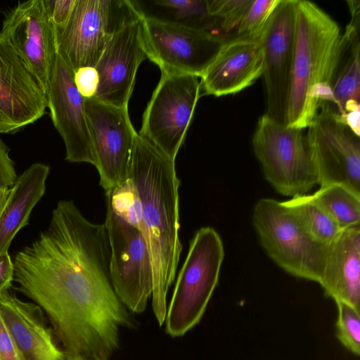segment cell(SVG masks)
<instances>
[{"mask_svg":"<svg viewBox=\"0 0 360 360\" xmlns=\"http://www.w3.org/2000/svg\"><path fill=\"white\" fill-rule=\"evenodd\" d=\"M13 265L15 289L41 308L67 354L101 353L131 324L112 284L105 226L73 201L58 202L47 229Z\"/></svg>","mask_w":360,"mask_h":360,"instance_id":"1","label":"cell"},{"mask_svg":"<svg viewBox=\"0 0 360 360\" xmlns=\"http://www.w3.org/2000/svg\"><path fill=\"white\" fill-rule=\"evenodd\" d=\"M175 161L137 133L129 181L134 195V215L149 250L152 305L160 326L167 314V294L172 284L182 245L179 238L180 181Z\"/></svg>","mask_w":360,"mask_h":360,"instance_id":"2","label":"cell"},{"mask_svg":"<svg viewBox=\"0 0 360 360\" xmlns=\"http://www.w3.org/2000/svg\"><path fill=\"white\" fill-rule=\"evenodd\" d=\"M340 37L338 23L328 13L313 2L295 0L287 126L303 130L322 104H330V81Z\"/></svg>","mask_w":360,"mask_h":360,"instance_id":"3","label":"cell"},{"mask_svg":"<svg viewBox=\"0 0 360 360\" xmlns=\"http://www.w3.org/2000/svg\"><path fill=\"white\" fill-rule=\"evenodd\" d=\"M142 16L135 1L76 0L65 25L54 26L56 52L73 72L95 68L115 34Z\"/></svg>","mask_w":360,"mask_h":360,"instance_id":"4","label":"cell"},{"mask_svg":"<svg viewBox=\"0 0 360 360\" xmlns=\"http://www.w3.org/2000/svg\"><path fill=\"white\" fill-rule=\"evenodd\" d=\"M223 242L212 227L200 228L190 243L166 314V330L181 336L201 319L218 283Z\"/></svg>","mask_w":360,"mask_h":360,"instance_id":"5","label":"cell"},{"mask_svg":"<svg viewBox=\"0 0 360 360\" xmlns=\"http://www.w3.org/2000/svg\"><path fill=\"white\" fill-rule=\"evenodd\" d=\"M252 224L268 256L289 274L319 283L328 245L315 240L283 202L261 198Z\"/></svg>","mask_w":360,"mask_h":360,"instance_id":"6","label":"cell"},{"mask_svg":"<svg viewBox=\"0 0 360 360\" xmlns=\"http://www.w3.org/2000/svg\"><path fill=\"white\" fill-rule=\"evenodd\" d=\"M302 131L264 114L252 137L265 179L284 196L307 194L317 184Z\"/></svg>","mask_w":360,"mask_h":360,"instance_id":"7","label":"cell"},{"mask_svg":"<svg viewBox=\"0 0 360 360\" xmlns=\"http://www.w3.org/2000/svg\"><path fill=\"white\" fill-rule=\"evenodd\" d=\"M306 144L320 186L339 184L360 195V137L330 103L307 127Z\"/></svg>","mask_w":360,"mask_h":360,"instance_id":"8","label":"cell"},{"mask_svg":"<svg viewBox=\"0 0 360 360\" xmlns=\"http://www.w3.org/2000/svg\"><path fill=\"white\" fill-rule=\"evenodd\" d=\"M200 77L162 72L139 133L175 161L200 96Z\"/></svg>","mask_w":360,"mask_h":360,"instance_id":"9","label":"cell"},{"mask_svg":"<svg viewBox=\"0 0 360 360\" xmlns=\"http://www.w3.org/2000/svg\"><path fill=\"white\" fill-rule=\"evenodd\" d=\"M104 224L110 245V274L118 298L129 310L143 312L153 292L150 256L137 226L106 204Z\"/></svg>","mask_w":360,"mask_h":360,"instance_id":"10","label":"cell"},{"mask_svg":"<svg viewBox=\"0 0 360 360\" xmlns=\"http://www.w3.org/2000/svg\"><path fill=\"white\" fill-rule=\"evenodd\" d=\"M147 58L161 72L200 77L217 54L223 37L180 24L143 16Z\"/></svg>","mask_w":360,"mask_h":360,"instance_id":"11","label":"cell"},{"mask_svg":"<svg viewBox=\"0 0 360 360\" xmlns=\"http://www.w3.org/2000/svg\"><path fill=\"white\" fill-rule=\"evenodd\" d=\"M85 112L100 185L105 193L129 179L135 137L128 107L95 98L85 99Z\"/></svg>","mask_w":360,"mask_h":360,"instance_id":"12","label":"cell"},{"mask_svg":"<svg viewBox=\"0 0 360 360\" xmlns=\"http://www.w3.org/2000/svg\"><path fill=\"white\" fill-rule=\"evenodd\" d=\"M0 34L10 42L46 94L56 49L54 25L43 0L19 2L8 11Z\"/></svg>","mask_w":360,"mask_h":360,"instance_id":"13","label":"cell"},{"mask_svg":"<svg viewBox=\"0 0 360 360\" xmlns=\"http://www.w3.org/2000/svg\"><path fill=\"white\" fill-rule=\"evenodd\" d=\"M295 0H281L262 39L266 114L285 124L293 60Z\"/></svg>","mask_w":360,"mask_h":360,"instance_id":"14","label":"cell"},{"mask_svg":"<svg viewBox=\"0 0 360 360\" xmlns=\"http://www.w3.org/2000/svg\"><path fill=\"white\" fill-rule=\"evenodd\" d=\"M46 108L45 92L0 34V134H14L34 123Z\"/></svg>","mask_w":360,"mask_h":360,"instance_id":"15","label":"cell"},{"mask_svg":"<svg viewBox=\"0 0 360 360\" xmlns=\"http://www.w3.org/2000/svg\"><path fill=\"white\" fill-rule=\"evenodd\" d=\"M73 73L56 52L46 93L47 108L53 124L64 141L65 160L94 165L85 99L75 86Z\"/></svg>","mask_w":360,"mask_h":360,"instance_id":"16","label":"cell"},{"mask_svg":"<svg viewBox=\"0 0 360 360\" xmlns=\"http://www.w3.org/2000/svg\"><path fill=\"white\" fill-rule=\"evenodd\" d=\"M143 16L124 26L112 37L95 68L99 84L95 98L118 107H128L137 70L147 58Z\"/></svg>","mask_w":360,"mask_h":360,"instance_id":"17","label":"cell"},{"mask_svg":"<svg viewBox=\"0 0 360 360\" xmlns=\"http://www.w3.org/2000/svg\"><path fill=\"white\" fill-rule=\"evenodd\" d=\"M262 40L226 39L200 79L204 94L220 97L238 93L262 76Z\"/></svg>","mask_w":360,"mask_h":360,"instance_id":"18","label":"cell"},{"mask_svg":"<svg viewBox=\"0 0 360 360\" xmlns=\"http://www.w3.org/2000/svg\"><path fill=\"white\" fill-rule=\"evenodd\" d=\"M347 2L351 20L339 43L330 81V105L360 135V1Z\"/></svg>","mask_w":360,"mask_h":360,"instance_id":"19","label":"cell"},{"mask_svg":"<svg viewBox=\"0 0 360 360\" xmlns=\"http://www.w3.org/2000/svg\"><path fill=\"white\" fill-rule=\"evenodd\" d=\"M0 312L25 360H69L36 304L7 290L0 293Z\"/></svg>","mask_w":360,"mask_h":360,"instance_id":"20","label":"cell"},{"mask_svg":"<svg viewBox=\"0 0 360 360\" xmlns=\"http://www.w3.org/2000/svg\"><path fill=\"white\" fill-rule=\"evenodd\" d=\"M319 284L327 297L360 311V226L342 230L328 244Z\"/></svg>","mask_w":360,"mask_h":360,"instance_id":"21","label":"cell"},{"mask_svg":"<svg viewBox=\"0 0 360 360\" xmlns=\"http://www.w3.org/2000/svg\"><path fill=\"white\" fill-rule=\"evenodd\" d=\"M50 168L34 163L18 176L0 212V255L8 252L18 232L28 224L30 213L46 191Z\"/></svg>","mask_w":360,"mask_h":360,"instance_id":"22","label":"cell"},{"mask_svg":"<svg viewBox=\"0 0 360 360\" xmlns=\"http://www.w3.org/2000/svg\"><path fill=\"white\" fill-rule=\"evenodd\" d=\"M135 2L143 16L205 30L223 37L215 20L209 15L207 0H154Z\"/></svg>","mask_w":360,"mask_h":360,"instance_id":"23","label":"cell"},{"mask_svg":"<svg viewBox=\"0 0 360 360\" xmlns=\"http://www.w3.org/2000/svg\"><path fill=\"white\" fill-rule=\"evenodd\" d=\"M283 202L305 231L320 243L330 244L342 231L312 195H297Z\"/></svg>","mask_w":360,"mask_h":360,"instance_id":"24","label":"cell"},{"mask_svg":"<svg viewBox=\"0 0 360 360\" xmlns=\"http://www.w3.org/2000/svg\"><path fill=\"white\" fill-rule=\"evenodd\" d=\"M311 195L342 230L360 226V195L339 184L320 186Z\"/></svg>","mask_w":360,"mask_h":360,"instance_id":"25","label":"cell"},{"mask_svg":"<svg viewBox=\"0 0 360 360\" xmlns=\"http://www.w3.org/2000/svg\"><path fill=\"white\" fill-rule=\"evenodd\" d=\"M281 0H252L236 30V36L262 40L266 27Z\"/></svg>","mask_w":360,"mask_h":360,"instance_id":"26","label":"cell"},{"mask_svg":"<svg viewBox=\"0 0 360 360\" xmlns=\"http://www.w3.org/2000/svg\"><path fill=\"white\" fill-rule=\"evenodd\" d=\"M252 0H207L208 13L217 23L221 34L237 30Z\"/></svg>","mask_w":360,"mask_h":360,"instance_id":"27","label":"cell"},{"mask_svg":"<svg viewBox=\"0 0 360 360\" xmlns=\"http://www.w3.org/2000/svg\"><path fill=\"white\" fill-rule=\"evenodd\" d=\"M338 309L336 335L340 343L356 356L360 354V311L350 305L335 302Z\"/></svg>","mask_w":360,"mask_h":360,"instance_id":"28","label":"cell"},{"mask_svg":"<svg viewBox=\"0 0 360 360\" xmlns=\"http://www.w3.org/2000/svg\"><path fill=\"white\" fill-rule=\"evenodd\" d=\"M75 86L84 99L94 98L99 84V77L94 67H84L74 71Z\"/></svg>","mask_w":360,"mask_h":360,"instance_id":"29","label":"cell"},{"mask_svg":"<svg viewBox=\"0 0 360 360\" xmlns=\"http://www.w3.org/2000/svg\"><path fill=\"white\" fill-rule=\"evenodd\" d=\"M76 0H43L46 14L54 26L62 27L68 22Z\"/></svg>","mask_w":360,"mask_h":360,"instance_id":"30","label":"cell"},{"mask_svg":"<svg viewBox=\"0 0 360 360\" xmlns=\"http://www.w3.org/2000/svg\"><path fill=\"white\" fill-rule=\"evenodd\" d=\"M0 360H25L0 312Z\"/></svg>","mask_w":360,"mask_h":360,"instance_id":"31","label":"cell"},{"mask_svg":"<svg viewBox=\"0 0 360 360\" xmlns=\"http://www.w3.org/2000/svg\"><path fill=\"white\" fill-rule=\"evenodd\" d=\"M9 152V148L0 137V189L11 188L18 179Z\"/></svg>","mask_w":360,"mask_h":360,"instance_id":"32","label":"cell"},{"mask_svg":"<svg viewBox=\"0 0 360 360\" xmlns=\"http://www.w3.org/2000/svg\"><path fill=\"white\" fill-rule=\"evenodd\" d=\"M14 278V265L8 252L0 255V293L9 290Z\"/></svg>","mask_w":360,"mask_h":360,"instance_id":"33","label":"cell"},{"mask_svg":"<svg viewBox=\"0 0 360 360\" xmlns=\"http://www.w3.org/2000/svg\"><path fill=\"white\" fill-rule=\"evenodd\" d=\"M10 188L0 189V212L8 195Z\"/></svg>","mask_w":360,"mask_h":360,"instance_id":"34","label":"cell"},{"mask_svg":"<svg viewBox=\"0 0 360 360\" xmlns=\"http://www.w3.org/2000/svg\"><path fill=\"white\" fill-rule=\"evenodd\" d=\"M70 360H103V359H100L96 356H88L77 357V358L70 359Z\"/></svg>","mask_w":360,"mask_h":360,"instance_id":"35","label":"cell"}]
</instances>
